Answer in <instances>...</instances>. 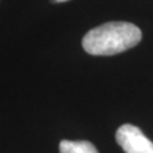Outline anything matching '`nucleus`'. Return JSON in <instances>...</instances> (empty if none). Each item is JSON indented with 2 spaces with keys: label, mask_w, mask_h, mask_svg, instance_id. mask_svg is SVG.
<instances>
[{
  "label": "nucleus",
  "mask_w": 153,
  "mask_h": 153,
  "mask_svg": "<svg viewBox=\"0 0 153 153\" xmlns=\"http://www.w3.org/2000/svg\"><path fill=\"white\" fill-rule=\"evenodd\" d=\"M59 151L60 153H98L97 148L87 140H61Z\"/></svg>",
  "instance_id": "3"
},
{
  "label": "nucleus",
  "mask_w": 153,
  "mask_h": 153,
  "mask_svg": "<svg viewBox=\"0 0 153 153\" xmlns=\"http://www.w3.org/2000/svg\"><path fill=\"white\" fill-rule=\"evenodd\" d=\"M116 142L125 153H153V143L139 128L125 124L117 129Z\"/></svg>",
  "instance_id": "2"
},
{
  "label": "nucleus",
  "mask_w": 153,
  "mask_h": 153,
  "mask_svg": "<svg viewBox=\"0 0 153 153\" xmlns=\"http://www.w3.org/2000/svg\"><path fill=\"white\" fill-rule=\"evenodd\" d=\"M142 31L129 22H107L92 28L82 40L85 52L96 56H111L137 46Z\"/></svg>",
  "instance_id": "1"
},
{
  "label": "nucleus",
  "mask_w": 153,
  "mask_h": 153,
  "mask_svg": "<svg viewBox=\"0 0 153 153\" xmlns=\"http://www.w3.org/2000/svg\"><path fill=\"white\" fill-rule=\"evenodd\" d=\"M54 3H64V1H68V0H52Z\"/></svg>",
  "instance_id": "4"
}]
</instances>
